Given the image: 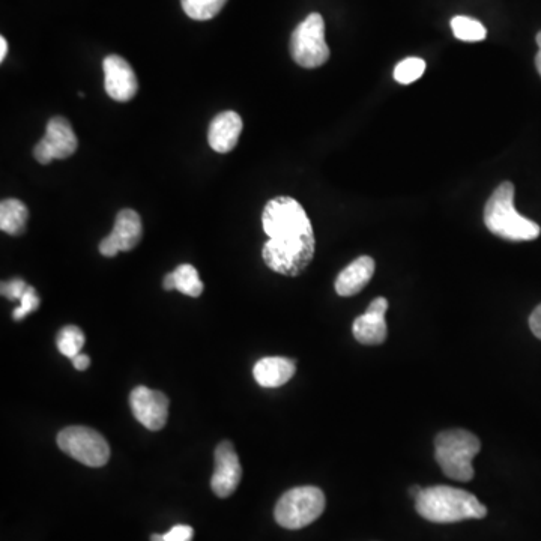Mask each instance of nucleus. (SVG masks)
Returning a JSON list of instances; mask_svg holds the SVG:
<instances>
[{
  "label": "nucleus",
  "instance_id": "1",
  "mask_svg": "<svg viewBox=\"0 0 541 541\" xmlns=\"http://www.w3.org/2000/svg\"><path fill=\"white\" fill-rule=\"evenodd\" d=\"M262 226L269 238L262 250L266 266L286 277L303 274L315 257L316 238L301 203L286 196L269 200L263 209Z\"/></svg>",
  "mask_w": 541,
  "mask_h": 541
},
{
  "label": "nucleus",
  "instance_id": "2",
  "mask_svg": "<svg viewBox=\"0 0 541 541\" xmlns=\"http://www.w3.org/2000/svg\"><path fill=\"white\" fill-rule=\"evenodd\" d=\"M415 508L423 519L433 523H456L468 519H483L487 508L477 496L450 486H433L421 490Z\"/></svg>",
  "mask_w": 541,
  "mask_h": 541
},
{
  "label": "nucleus",
  "instance_id": "3",
  "mask_svg": "<svg viewBox=\"0 0 541 541\" xmlns=\"http://www.w3.org/2000/svg\"><path fill=\"white\" fill-rule=\"evenodd\" d=\"M484 224L489 232L507 241H534L540 236L537 223L520 215L514 208V185L502 182L484 208Z\"/></svg>",
  "mask_w": 541,
  "mask_h": 541
},
{
  "label": "nucleus",
  "instance_id": "4",
  "mask_svg": "<svg viewBox=\"0 0 541 541\" xmlns=\"http://www.w3.org/2000/svg\"><path fill=\"white\" fill-rule=\"evenodd\" d=\"M480 450V439L468 430H445L435 439L436 462L448 478L460 483H466L474 478L472 460L477 457Z\"/></svg>",
  "mask_w": 541,
  "mask_h": 541
},
{
  "label": "nucleus",
  "instance_id": "5",
  "mask_svg": "<svg viewBox=\"0 0 541 541\" xmlns=\"http://www.w3.org/2000/svg\"><path fill=\"white\" fill-rule=\"evenodd\" d=\"M325 504L324 492L319 487H295L279 499L274 517L283 528L301 529L321 517Z\"/></svg>",
  "mask_w": 541,
  "mask_h": 541
},
{
  "label": "nucleus",
  "instance_id": "6",
  "mask_svg": "<svg viewBox=\"0 0 541 541\" xmlns=\"http://www.w3.org/2000/svg\"><path fill=\"white\" fill-rule=\"evenodd\" d=\"M292 59L300 67H322L330 59V47L325 41V22L321 14L313 13L297 26L291 38Z\"/></svg>",
  "mask_w": 541,
  "mask_h": 541
},
{
  "label": "nucleus",
  "instance_id": "7",
  "mask_svg": "<svg viewBox=\"0 0 541 541\" xmlns=\"http://www.w3.org/2000/svg\"><path fill=\"white\" fill-rule=\"evenodd\" d=\"M58 445L68 456L91 468H100L110 459V447L106 439L89 427L71 426L61 430Z\"/></svg>",
  "mask_w": 541,
  "mask_h": 541
},
{
  "label": "nucleus",
  "instance_id": "8",
  "mask_svg": "<svg viewBox=\"0 0 541 541\" xmlns=\"http://www.w3.org/2000/svg\"><path fill=\"white\" fill-rule=\"evenodd\" d=\"M79 140L68 119L62 116L52 118L47 124L46 136L34 148V157L38 163L47 166L53 160H65L76 154Z\"/></svg>",
  "mask_w": 541,
  "mask_h": 541
},
{
  "label": "nucleus",
  "instance_id": "9",
  "mask_svg": "<svg viewBox=\"0 0 541 541\" xmlns=\"http://www.w3.org/2000/svg\"><path fill=\"white\" fill-rule=\"evenodd\" d=\"M130 406L136 420L146 429L158 432L166 426L169 417V399L160 391L140 385L131 393Z\"/></svg>",
  "mask_w": 541,
  "mask_h": 541
},
{
  "label": "nucleus",
  "instance_id": "10",
  "mask_svg": "<svg viewBox=\"0 0 541 541\" xmlns=\"http://www.w3.org/2000/svg\"><path fill=\"white\" fill-rule=\"evenodd\" d=\"M142 218L133 209H122L116 217L112 233L101 241L100 253L115 257L119 251H131L142 239Z\"/></svg>",
  "mask_w": 541,
  "mask_h": 541
},
{
  "label": "nucleus",
  "instance_id": "11",
  "mask_svg": "<svg viewBox=\"0 0 541 541\" xmlns=\"http://www.w3.org/2000/svg\"><path fill=\"white\" fill-rule=\"evenodd\" d=\"M104 88L112 100L127 103L136 97L139 91L136 73L124 58L110 55L104 59Z\"/></svg>",
  "mask_w": 541,
  "mask_h": 541
},
{
  "label": "nucleus",
  "instance_id": "12",
  "mask_svg": "<svg viewBox=\"0 0 541 541\" xmlns=\"http://www.w3.org/2000/svg\"><path fill=\"white\" fill-rule=\"evenodd\" d=\"M242 477V466L238 454L230 442L218 444L215 450L214 475L211 487L218 498H227L238 489Z\"/></svg>",
  "mask_w": 541,
  "mask_h": 541
},
{
  "label": "nucleus",
  "instance_id": "13",
  "mask_svg": "<svg viewBox=\"0 0 541 541\" xmlns=\"http://www.w3.org/2000/svg\"><path fill=\"white\" fill-rule=\"evenodd\" d=\"M387 298H375L364 315L358 316L352 325L355 340L361 345L378 346L387 340Z\"/></svg>",
  "mask_w": 541,
  "mask_h": 541
},
{
  "label": "nucleus",
  "instance_id": "14",
  "mask_svg": "<svg viewBox=\"0 0 541 541\" xmlns=\"http://www.w3.org/2000/svg\"><path fill=\"white\" fill-rule=\"evenodd\" d=\"M241 133V116L232 110H227L212 119L208 131L209 146L218 154H227L236 148Z\"/></svg>",
  "mask_w": 541,
  "mask_h": 541
},
{
  "label": "nucleus",
  "instance_id": "15",
  "mask_svg": "<svg viewBox=\"0 0 541 541\" xmlns=\"http://www.w3.org/2000/svg\"><path fill=\"white\" fill-rule=\"evenodd\" d=\"M376 263L370 256H361L349 263L336 280V292L340 297L360 294L375 274Z\"/></svg>",
  "mask_w": 541,
  "mask_h": 541
},
{
  "label": "nucleus",
  "instance_id": "16",
  "mask_svg": "<svg viewBox=\"0 0 541 541\" xmlns=\"http://www.w3.org/2000/svg\"><path fill=\"white\" fill-rule=\"evenodd\" d=\"M297 366L294 361L283 357H268L257 361L253 376L263 388H279L294 378Z\"/></svg>",
  "mask_w": 541,
  "mask_h": 541
},
{
  "label": "nucleus",
  "instance_id": "17",
  "mask_svg": "<svg viewBox=\"0 0 541 541\" xmlns=\"http://www.w3.org/2000/svg\"><path fill=\"white\" fill-rule=\"evenodd\" d=\"M29 209L17 199H7L0 203V229L11 236H20L28 226Z\"/></svg>",
  "mask_w": 541,
  "mask_h": 541
},
{
  "label": "nucleus",
  "instance_id": "18",
  "mask_svg": "<svg viewBox=\"0 0 541 541\" xmlns=\"http://www.w3.org/2000/svg\"><path fill=\"white\" fill-rule=\"evenodd\" d=\"M173 277H175V289L181 292V294L188 295L191 298H197L202 295L203 283L200 280L197 269L190 263H184L179 265L178 268L173 271Z\"/></svg>",
  "mask_w": 541,
  "mask_h": 541
},
{
  "label": "nucleus",
  "instance_id": "19",
  "mask_svg": "<svg viewBox=\"0 0 541 541\" xmlns=\"http://www.w3.org/2000/svg\"><path fill=\"white\" fill-rule=\"evenodd\" d=\"M227 0H181L182 10L190 19L197 22H206V20L214 19Z\"/></svg>",
  "mask_w": 541,
  "mask_h": 541
},
{
  "label": "nucleus",
  "instance_id": "20",
  "mask_svg": "<svg viewBox=\"0 0 541 541\" xmlns=\"http://www.w3.org/2000/svg\"><path fill=\"white\" fill-rule=\"evenodd\" d=\"M451 29L457 40L466 41V43H478V41L486 40L487 37L486 28L471 17H454L451 20Z\"/></svg>",
  "mask_w": 541,
  "mask_h": 541
},
{
  "label": "nucleus",
  "instance_id": "21",
  "mask_svg": "<svg viewBox=\"0 0 541 541\" xmlns=\"http://www.w3.org/2000/svg\"><path fill=\"white\" fill-rule=\"evenodd\" d=\"M56 345L62 355L74 360L77 355L82 354L83 346H85V334L76 325H67L59 331Z\"/></svg>",
  "mask_w": 541,
  "mask_h": 541
},
{
  "label": "nucleus",
  "instance_id": "22",
  "mask_svg": "<svg viewBox=\"0 0 541 541\" xmlns=\"http://www.w3.org/2000/svg\"><path fill=\"white\" fill-rule=\"evenodd\" d=\"M426 71V62L421 58H408L394 68V79L400 85H411L417 82Z\"/></svg>",
  "mask_w": 541,
  "mask_h": 541
},
{
  "label": "nucleus",
  "instance_id": "23",
  "mask_svg": "<svg viewBox=\"0 0 541 541\" xmlns=\"http://www.w3.org/2000/svg\"><path fill=\"white\" fill-rule=\"evenodd\" d=\"M40 303L41 301L40 297H38L37 291H35L32 286H29L28 291H26V294L23 295L22 300H20V306L14 310V321H23L26 316L31 315V313H34L35 310L40 307Z\"/></svg>",
  "mask_w": 541,
  "mask_h": 541
},
{
  "label": "nucleus",
  "instance_id": "24",
  "mask_svg": "<svg viewBox=\"0 0 541 541\" xmlns=\"http://www.w3.org/2000/svg\"><path fill=\"white\" fill-rule=\"evenodd\" d=\"M29 286L22 279H14L2 285V295L11 301L22 300L23 295L28 291Z\"/></svg>",
  "mask_w": 541,
  "mask_h": 541
},
{
  "label": "nucleus",
  "instance_id": "25",
  "mask_svg": "<svg viewBox=\"0 0 541 541\" xmlns=\"http://www.w3.org/2000/svg\"><path fill=\"white\" fill-rule=\"evenodd\" d=\"M194 531L188 525H176L170 529L167 534H164L166 541H193Z\"/></svg>",
  "mask_w": 541,
  "mask_h": 541
},
{
  "label": "nucleus",
  "instance_id": "26",
  "mask_svg": "<svg viewBox=\"0 0 541 541\" xmlns=\"http://www.w3.org/2000/svg\"><path fill=\"white\" fill-rule=\"evenodd\" d=\"M529 328L537 339L541 340V304L535 307L534 312L529 316Z\"/></svg>",
  "mask_w": 541,
  "mask_h": 541
},
{
  "label": "nucleus",
  "instance_id": "27",
  "mask_svg": "<svg viewBox=\"0 0 541 541\" xmlns=\"http://www.w3.org/2000/svg\"><path fill=\"white\" fill-rule=\"evenodd\" d=\"M73 364L77 370H80V372H85V370H88L89 366H91V358H89L88 355L79 354L76 358H74Z\"/></svg>",
  "mask_w": 541,
  "mask_h": 541
},
{
  "label": "nucleus",
  "instance_id": "28",
  "mask_svg": "<svg viewBox=\"0 0 541 541\" xmlns=\"http://www.w3.org/2000/svg\"><path fill=\"white\" fill-rule=\"evenodd\" d=\"M535 41H537L538 46V53L537 56H535V67H537L538 74L541 76V31L538 32Z\"/></svg>",
  "mask_w": 541,
  "mask_h": 541
},
{
  "label": "nucleus",
  "instance_id": "29",
  "mask_svg": "<svg viewBox=\"0 0 541 541\" xmlns=\"http://www.w3.org/2000/svg\"><path fill=\"white\" fill-rule=\"evenodd\" d=\"M8 55V41L4 37L0 38V62H4Z\"/></svg>",
  "mask_w": 541,
  "mask_h": 541
},
{
  "label": "nucleus",
  "instance_id": "30",
  "mask_svg": "<svg viewBox=\"0 0 541 541\" xmlns=\"http://www.w3.org/2000/svg\"><path fill=\"white\" fill-rule=\"evenodd\" d=\"M163 285L166 291H173V289H175V277H173V273L167 274V276L164 277Z\"/></svg>",
  "mask_w": 541,
  "mask_h": 541
},
{
  "label": "nucleus",
  "instance_id": "31",
  "mask_svg": "<svg viewBox=\"0 0 541 541\" xmlns=\"http://www.w3.org/2000/svg\"><path fill=\"white\" fill-rule=\"evenodd\" d=\"M421 487L420 486H412L411 489H409V495L412 496V498L417 499L418 495L421 493Z\"/></svg>",
  "mask_w": 541,
  "mask_h": 541
},
{
  "label": "nucleus",
  "instance_id": "32",
  "mask_svg": "<svg viewBox=\"0 0 541 541\" xmlns=\"http://www.w3.org/2000/svg\"><path fill=\"white\" fill-rule=\"evenodd\" d=\"M151 541H166V540H164V535L154 534L152 535Z\"/></svg>",
  "mask_w": 541,
  "mask_h": 541
}]
</instances>
